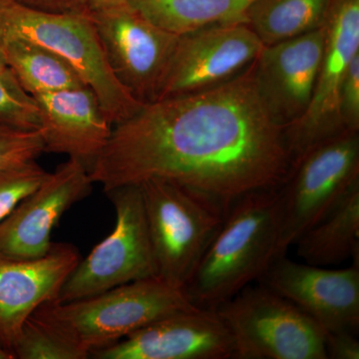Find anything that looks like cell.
<instances>
[{
	"label": "cell",
	"mask_w": 359,
	"mask_h": 359,
	"mask_svg": "<svg viewBox=\"0 0 359 359\" xmlns=\"http://www.w3.org/2000/svg\"><path fill=\"white\" fill-rule=\"evenodd\" d=\"M339 118L346 133L359 127V54L351 60L339 89Z\"/></svg>",
	"instance_id": "26"
},
{
	"label": "cell",
	"mask_w": 359,
	"mask_h": 359,
	"mask_svg": "<svg viewBox=\"0 0 359 359\" xmlns=\"http://www.w3.org/2000/svg\"><path fill=\"white\" fill-rule=\"evenodd\" d=\"M105 193L115 207L114 230L66 278L55 299L60 304L157 276L140 185L120 186Z\"/></svg>",
	"instance_id": "8"
},
{
	"label": "cell",
	"mask_w": 359,
	"mask_h": 359,
	"mask_svg": "<svg viewBox=\"0 0 359 359\" xmlns=\"http://www.w3.org/2000/svg\"><path fill=\"white\" fill-rule=\"evenodd\" d=\"M45 152L41 130L1 132L0 133V172L8 168L36 160Z\"/></svg>",
	"instance_id": "25"
},
{
	"label": "cell",
	"mask_w": 359,
	"mask_h": 359,
	"mask_svg": "<svg viewBox=\"0 0 359 359\" xmlns=\"http://www.w3.org/2000/svg\"><path fill=\"white\" fill-rule=\"evenodd\" d=\"M325 40L313 99L299 121L285 130L292 161L346 133L339 118V89L349 63L359 54V0H328Z\"/></svg>",
	"instance_id": "9"
},
{
	"label": "cell",
	"mask_w": 359,
	"mask_h": 359,
	"mask_svg": "<svg viewBox=\"0 0 359 359\" xmlns=\"http://www.w3.org/2000/svg\"><path fill=\"white\" fill-rule=\"evenodd\" d=\"M7 67H8V65H7L6 54H4V48L0 44V71L6 69Z\"/></svg>",
	"instance_id": "30"
},
{
	"label": "cell",
	"mask_w": 359,
	"mask_h": 359,
	"mask_svg": "<svg viewBox=\"0 0 359 359\" xmlns=\"http://www.w3.org/2000/svg\"><path fill=\"white\" fill-rule=\"evenodd\" d=\"M128 0H88L90 13L126 6Z\"/></svg>",
	"instance_id": "29"
},
{
	"label": "cell",
	"mask_w": 359,
	"mask_h": 359,
	"mask_svg": "<svg viewBox=\"0 0 359 359\" xmlns=\"http://www.w3.org/2000/svg\"><path fill=\"white\" fill-rule=\"evenodd\" d=\"M278 236V187L254 191L231 202L185 287L194 306L216 309L259 280L275 259Z\"/></svg>",
	"instance_id": "2"
},
{
	"label": "cell",
	"mask_w": 359,
	"mask_h": 359,
	"mask_svg": "<svg viewBox=\"0 0 359 359\" xmlns=\"http://www.w3.org/2000/svg\"><path fill=\"white\" fill-rule=\"evenodd\" d=\"M297 256L316 266L339 264L359 255V179L355 180L327 216L295 242Z\"/></svg>",
	"instance_id": "18"
},
{
	"label": "cell",
	"mask_w": 359,
	"mask_h": 359,
	"mask_svg": "<svg viewBox=\"0 0 359 359\" xmlns=\"http://www.w3.org/2000/svg\"><path fill=\"white\" fill-rule=\"evenodd\" d=\"M294 304L325 332L359 328V266L330 269L276 257L257 280Z\"/></svg>",
	"instance_id": "12"
},
{
	"label": "cell",
	"mask_w": 359,
	"mask_h": 359,
	"mask_svg": "<svg viewBox=\"0 0 359 359\" xmlns=\"http://www.w3.org/2000/svg\"><path fill=\"white\" fill-rule=\"evenodd\" d=\"M327 6L328 0H255L245 20L268 46L320 28Z\"/></svg>",
	"instance_id": "21"
},
{
	"label": "cell",
	"mask_w": 359,
	"mask_h": 359,
	"mask_svg": "<svg viewBox=\"0 0 359 359\" xmlns=\"http://www.w3.org/2000/svg\"><path fill=\"white\" fill-rule=\"evenodd\" d=\"M0 359H14L13 356L11 355L8 351H6V349L2 348L0 346Z\"/></svg>",
	"instance_id": "31"
},
{
	"label": "cell",
	"mask_w": 359,
	"mask_h": 359,
	"mask_svg": "<svg viewBox=\"0 0 359 359\" xmlns=\"http://www.w3.org/2000/svg\"><path fill=\"white\" fill-rule=\"evenodd\" d=\"M79 261L76 248L68 244H53L50 250L39 259H18L0 256L2 348L11 354L25 321L45 302L57 299L63 283Z\"/></svg>",
	"instance_id": "16"
},
{
	"label": "cell",
	"mask_w": 359,
	"mask_h": 359,
	"mask_svg": "<svg viewBox=\"0 0 359 359\" xmlns=\"http://www.w3.org/2000/svg\"><path fill=\"white\" fill-rule=\"evenodd\" d=\"M15 1L43 13L90 15L88 0H15Z\"/></svg>",
	"instance_id": "28"
},
{
	"label": "cell",
	"mask_w": 359,
	"mask_h": 359,
	"mask_svg": "<svg viewBox=\"0 0 359 359\" xmlns=\"http://www.w3.org/2000/svg\"><path fill=\"white\" fill-rule=\"evenodd\" d=\"M358 179L356 133L325 142L292 161L289 173L278 186L280 236L276 257L287 255L302 233L325 218Z\"/></svg>",
	"instance_id": "7"
},
{
	"label": "cell",
	"mask_w": 359,
	"mask_h": 359,
	"mask_svg": "<svg viewBox=\"0 0 359 359\" xmlns=\"http://www.w3.org/2000/svg\"><path fill=\"white\" fill-rule=\"evenodd\" d=\"M4 37L30 40L65 60L95 93L112 126L143 106L116 79L90 15L43 13L0 0V39Z\"/></svg>",
	"instance_id": "5"
},
{
	"label": "cell",
	"mask_w": 359,
	"mask_h": 359,
	"mask_svg": "<svg viewBox=\"0 0 359 359\" xmlns=\"http://www.w3.org/2000/svg\"><path fill=\"white\" fill-rule=\"evenodd\" d=\"M139 185L157 276L185 290L231 203L164 180Z\"/></svg>",
	"instance_id": "4"
},
{
	"label": "cell",
	"mask_w": 359,
	"mask_h": 359,
	"mask_svg": "<svg viewBox=\"0 0 359 359\" xmlns=\"http://www.w3.org/2000/svg\"><path fill=\"white\" fill-rule=\"evenodd\" d=\"M323 40L321 25L294 39L264 46L252 63L262 98L285 130L301 119L311 102Z\"/></svg>",
	"instance_id": "15"
},
{
	"label": "cell",
	"mask_w": 359,
	"mask_h": 359,
	"mask_svg": "<svg viewBox=\"0 0 359 359\" xmlns=\"http://www.w3.org/2000/svg\"><path fill=\"white\" fill-rule=\"evenodd\" d=\"M13 130L15 129L11 128V127L6 126L4 123L0 122V133L1 132L13 131Z\"/></svg>",
	"instance_id": "32"
},
{
	"label": "cell",
	"mask_w": 359,
	"mask_h": 359,
	"mask_svg": "<svg viewBox=\"0 0 359 359\" xmlns=\"http://www.w3.org/2000/svg\"><path fill=\"white\" fill-rule=\"evenodd\" d=\"M87 168L68 159L0 223V256L32 259L52 247L51 233L61 217L91 192Z\"/></svg>",
	"instance_id": "14"
},
{
	"label": "cell",
	"mask_w": 359,
	"mask_h": 359,
	"mask_svg": "<svg viewBox=\"0 0 359 359\" xmlns=\"http://www.w3.org/2000/svg\"><path fill=\"white\" fill-rule=\"evenodd\" d=\"M45 152L60 153L90 170L112 133L93 91L87 86L37 94Z\"/></svg>",
	"instance_id": "17"
},
{
	"label": "cell",
	"mask_w": 359,
	"mask_h": 359,
	"mask_svg": "<svg viewBox=\"0 0 359 359\" xmlns=\"http://www.w3.org/2000/svg\"><path fill=\"white\" fill-rule=\"evenodd\" d=\"M116 79L139 102H152L179 35L126 6L90 13Z\"/></svg>",
	"instance_id": "10"
},
{
	"label": "cell",
	"mask_w": 359,
	"mask_h": 359,
	"mask_svg": "<svg viewBox=\"0 0 359 359\" xmlns=\"http://www.w3.org/2000/svg\"><path fill=\"white\" fill-rule=\"evenodd\" d=\"M96 359H231L233 340L216 309L170 314L93 351Z\"/></svg>",
	"instance_id": "13"
},
{
	"label": "cell",
	"mask_w": 359,
	"mask_h": 359,
	"mask_svg": "<svg viewBox=\"0 0 359 359\" xmlns=\"http://www.w3.org/2000/svg\"><path fill=\"white\" fill-rule=\"evenodd\" d=\"M0 44L7 65L32 96L86 86L65 60L41 45L20 37L0 39Z\"/></svg>",
	"instance_id": "20"
},
{
	"label": "cell",
	"mask_w": 359,
	"mask_h": 359,
	"mask_svg": "<svg viewBox=\"0 0 359 359\" xmlns=\"http://www.w3.org/2000/svg\"><path fill=\"white\" fill-rule=\"evenodd\" d=\"M264 46L245 22L207 26L179 35L156 100L228 81L252 65Z\"/></svg>",
	"instance_id": "11"
},
{
	"label": "cell",
	"mask_w": 359,
	"mask_h": 359,
	"mask_svg": "<svg viewBox=\"0 0 359 359\" xmlns=\"http://www.w3.org/2000/svg\"><path fill=\"white\" fill-rule=\"evenodd\" d=\"M252 63L216 86L143 104L114 125L90 168L92 182L107 192L164 180L226 203L280 186L292 157L285 128L257 88Z\"/></svg>",
	"instance_id": "1"
},
{
	"label": "cell",
	"mask_w": 359,
	"mask_h": 359,
	"mask_svg": "<svg viewBox=\"0 0 359 359\" xmlns=\"http://www.w3.org/2000/svg\"><path fill=\"white\" fill-rule=\"evenodd\" d=\"M0 122L21 131L41 129L36 99L23 88L9 67L0 71Z\"/></svg>",
	"instance_id": "23"
},
{
	"label": "cell",
	"mask_w": 359,
	"mask_h": 359,
	"mask_svg": "<svg viewBox=\"0 0 359 359\" xmlns=\"http://www.w3.org/2000/svg\"><path fill=\"white\" fill-rule=\"evenodd\" d=\"M255 0H128V6L153 25L174 34L207 26L245 22Z\"/></svg>",
	"instance_id": "19"
},
{
	"label": "cell",
	"mask_w": 359,
	"mask_h": 359,
	"mask_svg": "<svg viewBox=\"0 0 359 359\" xmlns=\"http://www.w3.org/2000/svg\"><path fill=\"white\" fill-rule=\"evenodd\" d=\"M233 340V359H327L325 332L304 311L259 285L216 309Z\"/></svg>",
	"instance_id": "6"
},
{
	"label": "cell",
	"mask_w": 359,
	"mask_h": 359,
	"mask_svg": "<svg viewBox=\"0 0 359 359\" xmlns=\"http://www.w3.org/2000/svg\"><path fill=\"white\" fill-rule=\"evenodd\" d=\"M11 354L18 359H86L89 354L32 314L14 342Z\"/></svg>",
	"instance_id": "22"
},
{
	"label": "cell",
	"mask_w": 359,
	"mask_h": 359,
	"mask_svg": "<svg viewBox=\"0 0 359 359\" xmlns=\"http://www.w3.org/2000/svg\"><path fill=\"white\" fill-rule=\"evenodd\" d=\"M35 160L0 172V223L48 177Z\"/></svg>",
	"instance_id": "24"
},
{
	"label": "cell",
	"mask_w": 359,
	"mask_h": 359,
	"mask_svg": "<svg viewBox=\"0 0 359 359\" xmlns=\"http://www.w3.org/2000/svg\"><path fill=\"white\" fill-rule=\"evenodd\" d=\"M355 334L348 330L325 332L327 359H358L359 341Z\"/></svg>",
	"instance_id": "27"
},
{
	"label": "cell",
	"mask_w": 359,
	"mask_h": 359,
	"mask_svg": "<svg viewBox=\"0 0 359 359\" xmlns=\"http://www.w3.org/2000/svg\"><path fill=\"white\" fill-rule=\"evenodd\" d=\"M194 306L185 290L154 276L78 301L45 302L33 314L90 356L156 320Z\"/></svg>",
	"instance_id": "3"
}]
</instances>
